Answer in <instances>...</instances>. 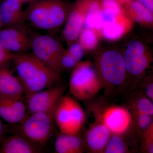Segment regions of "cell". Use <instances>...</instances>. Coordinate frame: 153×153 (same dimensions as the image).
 Masks as SVG:
<instances>
[{
  "instance_id": "cell-1",
  "label": "cell",
  "mask_w": 153,
  "mask_h": 153,
  "mask_svg": "<svg viewBox=\"0 0 153 153\" xmlns=\"http://www.w3.org/2000/svg\"><path fill=\"white\" fill-rule=\"evenodd\" d=\"M26 97L57 84L60 73L30 54H15L12 59Z\"/></svg>"
},
{
  "instance_id": "cell-2",
  "label": "cell",
  "mask_w": 153,
  "mask_h": 153,
  "mask_svg": "<svg viewBox=\"0 0 153 153\" xmlns=\"http://www.w3.org/2000/svg\"><path fill=\"white\" fill-rule=\"evenodd\" d=\"M103 88L98 73L90 63L79 62L76 64L69 83V93L74 99L79 101L88 100Z\"/></svg>"
},
{
  "instance_id": "cell-3",
  "label": "cell",
  "mask_w": 153,
  "mask_h": 153,
  "mask_svg": "<svg viewBox=\"0 0 153 153\" xmlns=\"http://www.w3.org/2000/svg\"><path fill=\"white\" fill-rule=\"evenodd\" d=\"M25 16L33 27L41 30H50L58 28L66 18L64 7L57 0H43L33 4Z\"/></svg>"
},
{
  "instance_id": "cell-4",
  "label": "cell",
  "mask_w": 153,
  "mask_h": 153,
  "mask_svg": "<svg viewBox=\"0 0 153 153\" xmlns=\"http://www.w3.org/2000/svg\"><path fill=\"white\" fill-rule=\"evenodd\" d=\"M55 109L27 115L19 124L17 134L40 147L44 146L48 141L53 132Z\"/></svg>"
},
{
  "instance_id": "cell-5",
  "label": "cell",
  "mask_w": 153,
  "mask_h": 153,
  "mask_svg": "<svg viewBox=\"0 0 153 153\" xmlns=\"http://www.w3.org/2000/svg\"><path fill=\"white\" fill-rule=\"evenodd\" d=\"M98 74L107 90L117 89L123 86L127 72L123 55L114 50L103 53L97 61Z\"/></svg>"
},
{
  "instance_id": "cell-6",
  "label": "cell",
  "mask_w": 153,
  "mask_h": 153,
  "mask_svg": "<svg viewBox=\"0 0 153 153\" xmlns=\"http://www.w3.org/2000/svg\"><path fill=\"white\" fill-rule=\"evenodd\" d=\"M33 55L51 68L60 73V59L63 52L58 41L51 36L39 35L31 41Z\"/></svg>"
},
{
  "instance_id": "cell-7",
  "label": "cell",
  "mask_w": 153,
  "mask_h": 153,
  "mask_svg": "<svg viewBox=\"0 0 153 153\" xmlns=\"http://www.w3.org/2000/svg\"><path fill=\"white\" fill-rule=\"evenodd\" d=\"M65 90V86L56 84L26 97L29 113L46 112L55 109Z\"/></svg>"
},
{
  "instance_id": "cell-8",
  "label": "cell",
  "mask_w": 153,
  "mask_h": 153,
  "mask_svg": "<svg viewBox=\"0 0 153 153\" xmlns=\"http://www.w3.org/2000/svg\"><path fill=\"white\" fill-rule=\"evenodd\" d=\"M100 110L102 120L111 134L124 136L132 128V114L128 108L111 105Z\"/></svg>"
},
{
  "instance_id": "cell-9",
  "label": "cell",
  "mask_w": 153,
  "mask_h": 153,
  "mask_svg": "<svg viewBox=\"0 0 153 153\" xmlns=\"http://www.w3.org/2000/svg\"><path fill=\"white\" fill-rule=\"evenodd\" d=\"M123 57L127 74L133 77L141 76L150 62L143 45L136 40L128 43Z\"/></svg>"
},
{
  "instance_id": "cell-10",
  "label": "cell",
  "mask_w": 153,
  "mask_h": 153,
  "mask_svg": "<svg viewBox=\"0 0 153 153\" xmlns=\"http://www.w3.org/2000/svg\"><path fill=\"white\" fill-rule=\"evenodd\" d=\"M94 113V122L85 132V145L90 152H103L111 134L103 122L100 109Z\"/></svg>"
},
{
  "instance_id": "cell-11",
  "label": "cell",
  "mask_w": 153,
  "mask_h": 153,
  "mask_svg": "<svg viewBox=\"0 0 153 153\" xmlns=\"http://www.w3.org/2000/svg\"><path fill=\"white\" fill-rule=\"evenodd\" d=\"M27 115L22 99L0 95V118L9 123L19 124Z\"/></svg>"
},
{
  "instance_id": "cell-12",
  "label": "cell",
  "mask_w": 153,
  "mask_h": 153,
  "mask_svg": "<svg viewBox=\"0 0 153 153\" xmlns=\"http://www.w3.org/2000/svg\"><path fill=\"white\" fill-rule=\"evenodd\" d=\"M0 44L13 54H21L31 47V41L27 35L15 28H7L0 31Z\"/></svg>"
},
{
  "instance_id": "cell-13",
  "label": "cell",
  "mask_w": 153,
  "mask_h": 153,
  "mask_svg": "<svg viewBox=\"0 0 153 153\" xmlns=\"http://www.w3.org/2000/svg\"><path fill=\"white\" fill-rule=\"evenodd\" d=\"M24 88L17 76L4 66L0 67V95L22 99Z\"/></svg>"
},
{
  "instance_id": "cell-14",
  "label": "cell",
  "mask_w": 153,
  "mask_h": 153,
  "mask_svg": "<svg viewBox=\"0 0 153 153\" xmlns=\"http://www.w3.org/2000/svg\"><path fill=\"white\" fill-rule=\"evenodd\" d=\"M40 152V147L17 134L5 139L0 147V153H36Z\"/></svg>"
},
{
  "instance_id": "cell-15",
  "label": "cell",
  "mask_w": 153,
  "mask_h": 153,
  "mask_svg": "<svg viewBox=\"0 0 153 153\" xmlns=\"http://www.w3.org/2000/svg\"><path fill=\"white\" fill-rule=\"evenodd\" d=\"M78 134L61 133L55 140L54 149L57 153H82L85 149V143Z\"/></svg>"
},
{
  "instance_id": "cell-16",
  "label": "cell",
  "mask_w": 153,
  "mask_h": 153,
  "mask_svg": "<svg viewBox=\"0 0 153 153\" xmlns=\"http://www.w3.org/2000/svg\"><path fill=\"white\" fill-rule=\"evenodd\" d=\"M69 96H63L58 102L54 114L55 122L61 133L72 134Z\"/></svg>"
},
{
  "instance_id": "cell-17",
  "label": "cell",
  "mask_w": 153,
  "mask_h": 153,
  "mask_svg": "<svg viewBox=\"0 0 153 153\" xmlns=\"http://www.w3.org/2000/svg\"><path fill=\"white\" fill-rule=\"evenodd\" d=\"M20 0H5L0 7L1 22L4 25H13L18 24L23 19L22 4Z\"/></svg>"
},
{
  "instance_id": "cell-18",
  "label": "cell",
  "mask_w": 153,
  "mask_h": 153,
  "mask_svg": "<svg viewBox=\"0 0 153 153\" xmlns=\"http://www.w3.org/2000/svg\"><path fill=\"white\" fill-rule=\"evenodd\" d=\"M83 22L84 18L79 10L76 9L70 13L63 30V36L67 42L71 43L76 40L81 31Z\"/></svg>"
},
{
  "instance_id": "cell-19",
  "label": "cell",
  "mask_w": 153,
  "mask_h": 153,
  "mask_svg": "<svg viewBox=\"0 0 153 153\" xmlns=\"http://www.w3.org/2000/svg\"><path fill=\"white\" fill-rule=\"evenodd\" d=\"M69 109L71 118L72 134H76L82 128L85 121L84 111L76 100L69 97Z\"/></svg>"
},
{
  "instance_id": "cell-20",
  "label": "cell",
  "mask_w": 153,
  "mask_h": 153,
  "mask_svg": "<svg viewBox=\"0 0 153 153\" xmlns=\"http://www.w3.org/2000/svg\"><path fill=\"white\" fill-rule=\"evenodd\" d=\"M129 110L131 113H139L153 117V101L143 94H140L130 102Z\"/></svg>"
},
{
  "instance_id": "cell-21",
  "label": "cell",
  "mask_w": 153,
  "mask_h": 153,
  "mask_svg": "<svg viewBox=\"0 0 153 153\" xmlns=\"http://www.w3.org/2000/svg\"><path fill=\"white\" fill-rule=\"evenodd\" d=\"M85 25L89 29H100L103 27L102 11L96 2L91 4L85 19Z\"/></svg>"
},
{
  "instance_id": "cell-22",
  "label": "cell",
  "mask_w": 153,
  "mask_h": 153,
  "mask_svg": "<svg viewBox=\"0 0 153 153\" xmlns=\"http://www.w3.org/2000/svg\"><path fill=\"white\" fill-rule=\"evenodd\" d=\"M124 136L111 134L103 150V153L130 152Z\"/></svg>"
},
{
  "instance_id": "cell-23",
  "label": "cell",
  "mask_w": 153,
  "mask_h": 153,
  "mask_svg": "<svg viewBox=\"0 0 153 153\" xmlns=\"http://www.w3.org/2000/svg\"><path fill=\"white\" fill-rule=\"evenodd\" d=\"M133 126L140 136L145 130L153 123V117L149 115L139 113H131Z\"/></svg>"
},
{
  "instance_id": "cell-24",
  "label": "cell",
  "mask_w": 153,
  "mask_h": 153,
  "mask_svg": "<svg viewBox=\"0 0 153 153\" xmlns=\"http://www.w3.org/2000/svg\"><path fill=\"white\" fill-rule=\"evenodd\" d=\"M102 29L103 36L110 40L118 39L123 34L124 31L123 26L117 22L105 24Z\"/></svg>"
},
{
  "instance_id": "cell-25",
  "label": "cell",
  "mask_w": 153,
  "mask_h": 153,
  "mask_svg": "<svg viewBox=\"0 0 153 153\" xmlns=\"http://www.w3.org/2000/svg\"><path fill=\"white\" fill-rule=\"evenodd\" d=\"M140 137L142 152L145 153H153V123L142 133Z\"/></svg>"
},
{
  "instance_id": "cell-26",
  "label": "cell",
  "mask_w": 153,
  "mask_h": 153,
  "mask_svg": "<svg viewBox=\"0 0 153 153\" xmlns=\"http://www.w3.org/2000/svg\"><path fill=\"white\" fill-rule=\"evenodd\" d=\"M80 44L83 48L92 49L97 43V38L94 32L91 29L87 28L82 30L79 37Z\"/></svg>"
},
{
  "instance_id": "cell-27",
  "label": "cell",
  "mask_w": 153,
  "mask_h": 153,
  "mask_svg": "<svg viewBox=\"0 0 153 153\" xmlns=\"http://www.w3.org/2000/svg\"><path fill=\"white\" fill-rule=\"evenodd\" d=\"M131 7L136 14L138 19L148 23L152 22V13L139 2L138 1H134L132 3Z\"/></svg>"
},
{
  "instance_id": "cell-28",
  "label": "cell",
  "mask_w": 153,
  "mask_h": 153,
  "mask_svg": "<svg viewBox=\"0 0 153 153\" xmlns=\"http://www.w3.org/2000/svg\"><path fill=\"white\" fill-rule=\"evenodd\" d=\"M79 63L71 56L68 52H63L60 59V66L61 69L62 68L70 69L74 68L76 64Z\"/></svg>"
},
{
  "instance_id": "cell-29",
  "label": "cell",
  "mask_w": 153,
  "mask_h": 153,
  "mask_svg": "<svg viewBox=\"0 0 153 153\" xmlns=\"http://www.w3.org/2000/svg\"><path fill=\"white\" fill-rule=\"evenodd\" d=\"M71 56L79 62L84 56V49L82 45L78 43L71 44L68 52Z\"/></svg>"
},
{
  "instance_id": "cell-30",
  "label": "cell",
  "mask_w": 153,
  "mask_h": 153,
  "mask_svg": "<svg viewBox=\"0 0 153 153\" xmlns=\"http://www.w3.org/2000/svg\"><path fill=\"white\" fill-rule=\"evenodd\" d=\"M14 55L15 54L9 52L0 44V67L4 66L6 63L12 61Z\"/></svg>"
},
{
  "instance_id": "cell-31",
  "label": "cell",
  "mask_w": 153,
  "mask_h": 153,
  "mask_svg": "<svg viewBox=\"0 0 153 153\" xmlns=\"http://www.w3.org/2000/svg\"><path fill=\"white\" fill-rule=\"evenodd\" d=\"M102 6L103 10H107L113 11L117 15L120 13V7L114 0H103Z\"/></svg>"
},
{
  "instance_id": "cell-32",
  "label": "cell",
  "mask_w": 153,
  "mask_h": 153,
  "mask_svg": "<svg viewBox=\"0 0 153 153\" xmlns=\"http://www.w3.org/2000/svg\"><path fill=\"white\" fill-rule=\"evenodd\" d=\"M116 14L113 11L103 10V11H102V18L103 22V26L105 24L116 22Z\"/></svg>"
},
{
  "instance_id": "cell-33",
  "label": "cell",
  "mask_w": 153,
  "mask_h": 153,
  "mask_svg": "<svg viewBox=\"0 0 153 153\" xmlns=\"http://www.w3.org/2000/svg\"><path fill=\"white\" fill-rule=\"evenodd\" d=\"M145 84L143 85L144 90L143 94L148 98L153 101V80L150 79L145 82Z\"/></svg>"
},
{
  "instance_id": "cell-34",
  "label": "cell",
  "mask_w": 153,
  "mask_h": 153,
  "mask_svg": "<svg viewBox=\"0 0 153 153\" xmlns=\"http://www.w3.org/2000/svg\"><path fill=\"white\" fill-rule=\"evenodd\" d=\"M138 1L151 13H153V0H138Z\"/></svg>"
},
{
  "instance_id": "cell-35",
  "label": "cell",
  "mask_w": 153,
  "mask_h": 153,
  "mask_svg": "<svg viewBox=\"0 0 153 153\" xmlns=\"http://www.w3.org/2000/svg\"><path fill=\"white\" fill-rule=\"evenodd\" d=\"M4 125L1 119H0V141L2 138L3 135H4Z\"/></svg>"
},
{
  "instance_id": "cell-36",
  "label": "cell",
  "mask_w": 153,
  "mask_h": 153,
  "mask_svg": "<svg viewBox=\"0 0 153 153\" xmlns=\"http://www.w3.org/2000/svg\"><path fill=\"white\" fill-rule=\"evenodd\" d=\"M1 15H0V25H1Z\"/></svg>"
},
{
  "instance_id": "cell-37",
  "label": "cell",
  "mask_w": 153,
  "mask_h": 153,
  "mask_svg": "<svg viewBox=\"0 0 153 153\" xmlns=\"http://www.w3.org/2000/svg\"><path fill=\"white\" fill-rule=\"evenodd\" d=\"M21 1H30V0H20Z\"/></svg>"
}]
</instances>
